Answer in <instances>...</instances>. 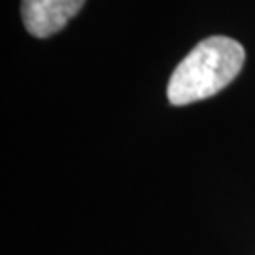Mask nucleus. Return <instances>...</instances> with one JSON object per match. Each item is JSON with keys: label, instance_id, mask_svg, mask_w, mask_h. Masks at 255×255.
<instances>
[{"label": "nucleus", "instance_id": "f257e3e1", "mask_svg": "<svg viewBox=\"0 0 255 255\" xmlns=\"http://www.w3.org/2000/svg\"><path fill=\"white\" fill-rule=\"evenodd\" d=\"M246 61L244 46L227 36L201 40L174 68L166 97L174 106L204 101L237 78Z\"/></svg>", "mask_w": 255, "mask_h": 255}, {"label": "nucleus", "instance_id": "f03ea898", "mask_svg": "<svg viewBox=\"0 0 255 255\" xmlns=\"http://www.w3.org/2000/svg\"><path fill=\"white\" fill-rule=\"evenodd\" d=\"M85 0H21V19L32 36L59 32L82 9Z\"/></svg>", "mask_w": 255, "mask_h": 255}]
</instances>
